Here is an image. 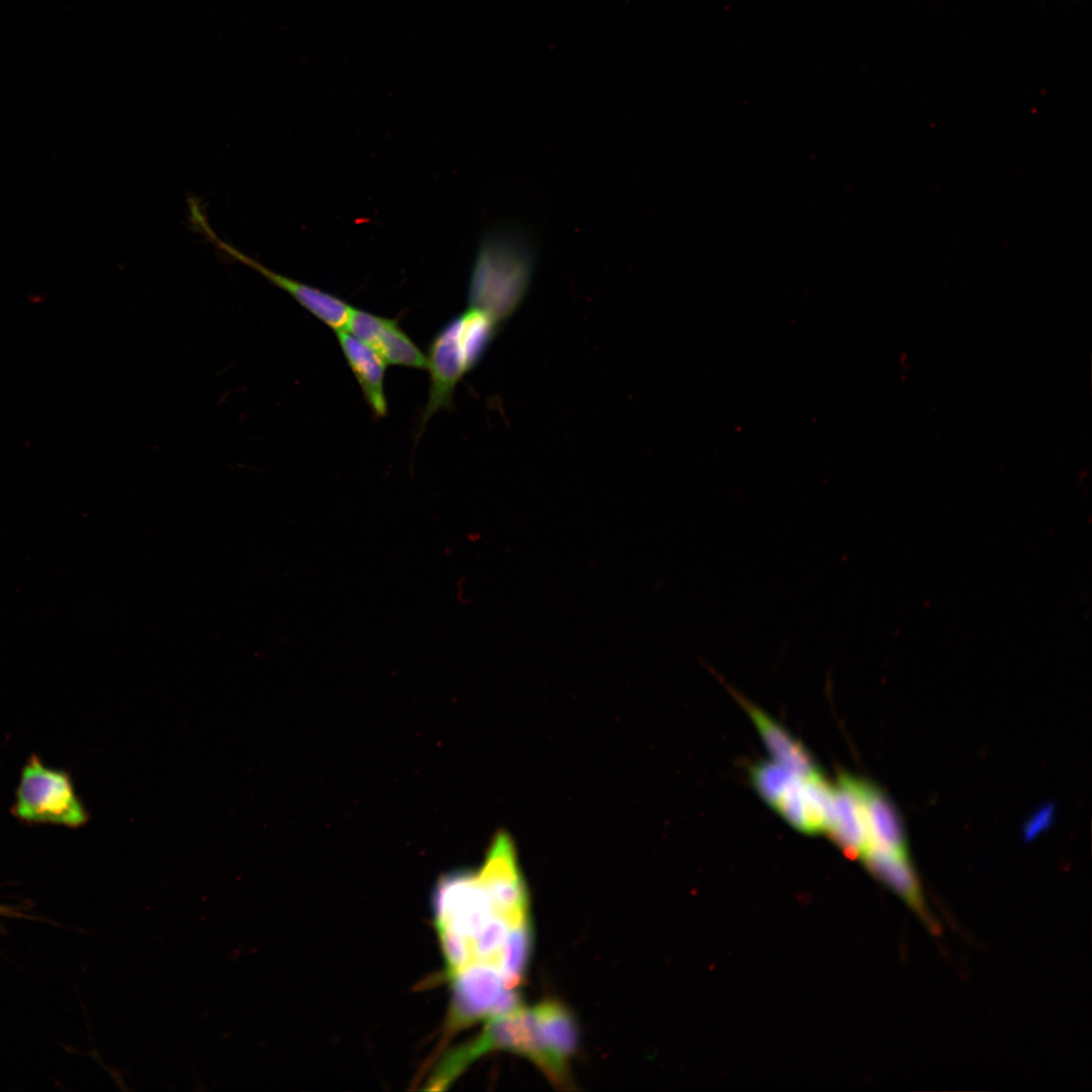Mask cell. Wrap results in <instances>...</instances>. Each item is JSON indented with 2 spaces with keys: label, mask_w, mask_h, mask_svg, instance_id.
<instances>
[{
  "label": "cell",
  "mask_w": 1092,
  "mask_h": 1092,
  "mask_svg": "<svg viewBox=\"0 0 1092 1092\" xmlns=\"http://www.w3.org/2000/svg\"><path fill=\"white\" fill-rule=\"evenodd\" d=\"M534 267L535 250L526 235L512 229L486 234L472 265L467 306L503 326L524 300Z\"/></svg>",
  "instance_id": "6da1fadb"
},
{
  "label": "cell",
  "mask_w": 1092,
  "mask_h": 1092,
  "mask_svg": "<svg viewBox=\"0 0 1092 1092\" xmlns=\"http://www.w3.org/2000/svg\"><path fill=\"white\" fill-rule=\"evenodd\" d=\"M502 325L485 312L467 306L435 334L428 347V400L422 424L441 410L452 408L457 384L483 359Z\"/></svg>",
  "instance_id": "7a4b0ae2"
},
{
  "label": "cell",
  "mask_w": 1092,
  "mask_h": 1092,
  "mask_svg": "<svg viewBox=\"0 0 1092 1092\" xmlns=\"http://www.w3.org/2000/svg\"><path fill=\"white\" fill-rule=\"evenodd\" d=\"M487 1021L477 1037L447 1053L454 1069L463 1072L473 1061L489 1052L507 1051L532 1061L558 1088H571L569 1066L547 1046L534 1007L522 1006Z\"/></svg>",
  "instance_id": "3957f363"
},
{
  "label": "cell",
  "mask_w": 1092,
  "mask_h": 1092,
  "mask_svg": "<svg viewBox=\"0 0 1092 1092\" xmlns=\"http://www.w3.org/2000/svg\"><path fill=\"white\" fill-rule=\"evenodd\" d=\"M13 812L26 822L70 827L80 826L88 819L70 776L46 766L35 755H31L22 769Z\"/></svg>",
  "instance_id": "277c9868"
},
{
  "label": "cell",
  "mask_w": 1092,
  "mask_h": 1092,
  "mask_svg": "<svg viewBox=\"0 0 1092 1092\" xmlns=\"http://www.w3.org/2000/svg\"><path fill=\"white\" fill-rule=\"evenodd\" d=\"M448 979L452 987L446 1025L449 1032L523 1006L519 993L506 988L499 969L493 965L471 964Z\"/></svg>",
  "instance_id": "5b68a950"
},
{
  "label": "cell",
  "mask_w": 1092,
  "mask_h": 1092,
  "mask_svg": "<svg viewBox=\"0 0 1092 1092\" xmlns=\"http://www.w3.org/2000/svg\"><path fill=\"white\" fill-rule=\"evenodd\" d=\"M189 209L193 224L218 250L255 270L269 282L288 293L297 303L330 329H333L335 333L346 329L352 305L335 294L272 271L219 239L210 228L200 205L195 200L189 202Z\"/></svg>",
  "instance_id": "8992f818"
},
{
  "label": "cell",
  "mask_w": 1092,
  "mask_h": 1092,
  "mask_svg": "<svg viewBox=\"0 0 1092 1092\" xmlns=\"http://www.w3.org/2000/svg\"><path fill=\"white\" fill-rule=\"evenodd\" d=\"M476 873L499 916L511 925L530 919L527 888L514 842L507 833L494 836Z\"/></svg>",
  "instance_id": "52a82bcc"
},
{
  "label": "cell",
  "mask_w": 1092,
  "mask_h": 1092,
  "mask_svg": "<svg viewBox=\"0 0 1092 1092\" xmlns=\"http://www.w3.org/2000/svg\"><path fill=\"white\" fill-rule=\"evenodd\" d=\"M354 337L370 346L388 365L427 368V357L400 328L396 320L352 307L347 327Z\"/></svg>",
  "instance_id": "ba28073f"
},
{
  "label": "cell",
  "mask_w": 1092,
  "mask_h": 1092,
  "mask_svg": "<svg viewBox=\"0 0 1092 1092\" xmlns=\"http://www.w3.org/2000/svg\"><path fill=\"white\" fill-rule=\"evenodd\" d=\"M826 832L849 856H861L870 844L859 778L841 775L834 786Z\"/></svg>",
  "instance_id": "9c48e42d"
},
{
  "label": "cell",
  "mask_w": 1092,
  "mask_h": 1092,
  "mask_svg": "<svg viewBox=\"0 0 1092 1092\" xmlns=\"http://www.w3.org/2000/svg\"><path fill=\"white\" fill-rule=\"evenodd\" d=\"M710 669L747 712L774 761L804 778L821 775L814 758L800 741L732 686L725 682L713 667Z\"/></svg>",
  "instance_id": "30bf717a"
},
{
  "label": "cell",
  "mask_w": 1092,
  "mask_h": 1092,
  "mask_svg": "<svg viewBox=\"0 0 1092 1092\" xmlns=\"http://www.w3.org/2000/svg\"><path fill=\"white\" fill-rule=\"evenodd\" d=\"M342 353L375 418L387 415L384 392L386 363L370 346L349 332H336Z\"/></svg>",
  "instance_id": "8fae6325"
},
{
  "label": "cell",
  "mask_w": 1092,
  "mask_h": 1092,
  "mask_svg": "<svg viewBox=\"0 0 1092 1092\" xmlns=\"http://www.w3.org/2000/svg\"><path fill=\"white\" fill-rule=\"evenodd\" d=\"M868 869L893 889L931 929L932 921L907 853L870 847L860 856Z\"/></svg>",
  "instance_id": "7c38bea8"
},
{
  "label": "cell",
  "mask_w": 1092,
  "mask_h": 1092,
  "mask_svg": "<svg viewBox=\"0 0 1092 1092\" xmlns=\"http://www.w3.org/2000/svg\"><path fill=\"white\" fill-rule=\"evenodd\" d=\"M859 788L870 839L868 848L907 853L904 826L894 804L879 787L868 781L859 779Z\"/></svg>",
  "instance_id": "4fadbf2b"
},
{
  "label": "cell",
  "mask_w": 1092,
  "mask_h": 1092,
  "mask_svg": "<svg viewBox=\"0 0 1092 1092\" xmlns=\"http://www.w3.org/2000/svg\"><path fill=\"white\" fill-rule=\"evenodd\" d=\"M534 1010L546 1044L557 1058L568 1063L579 1041L573 1015L563 1004L553 1000L541 1002Z\"/></svg>",
  "instance_id": "5bb4252c"
},
{
  "label": "cell",
  "mask_w": 1092,
  "mask_h": 1092,
  "mask_svg": "<svg viewBox=\"0 0 1092 1092\" xmlns=\"http://www.w3.org/2000/svg\"><path fill=\"white\" fill-rule=\"evenodd\" d=\"M532 949L531 919L512 925L499 959V971L506 988L516 989L524 981Z\"/></svg>",
  "instance_id": "9a60e30c"
},
{
  "label": "cell",
  "mask_w": 1092,
  "mask_h": 1092,
  "mask_svg": "<svg viewBox=\"0 0 1092 1092\" xmlns=\"http://www.w3.org/2000/svg\"><path fill=\"white\" fill-rule=\"evenodd\" d=\"M799 777L776 761H761L750 769L753 787L771 807Z\"/></svg>",
  "instance_id": "2e32d148"
},
{
  "label": "cell",
  "mask_w": 1092,
  "mask_h": 1092,
  "mask_svg": "<svg viewBox=\"0 0 1092 1092\" xmlns=\"http://www.w3.org/2000/svg\"><path fill=\"white\" fill-rule=\"evenodd\" d=\"M0 911H1V908H0Z\"/></svg>",
  "instance_id": "e0dca14e"
}]
</instances>
